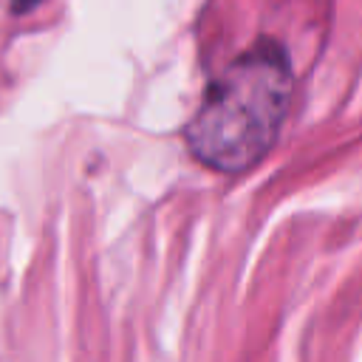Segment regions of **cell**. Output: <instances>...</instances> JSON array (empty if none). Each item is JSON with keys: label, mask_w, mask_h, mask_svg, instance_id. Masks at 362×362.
Returning a JSON list of instances; mask_svg holds the SVG:
<instances>
[{"label": "cell", "mask_w": 362, "mask_h": 362, "mask_svg": "<svg viewBox=\"0 0 362 362\" xmlns=\"http://www.w3.org/2000/svg\"><path fill=\"white\" fill-rule=\"evenodd\" d=\"M42 3H45V0H8V6H11L14 14H28V11L40 8Z\"/></svg>", "instance_id": "7a4b0ae2"}, {"label": "cell", "mask_w": 362, "mask_h": 362, "mask_svg": "<svg viewBox=\"0 0 362 362\" xmlns=\"http://www.w3.org/2000/svg\"><path fill=\"white\" fill-rule=\"evenodd\" d=\"M291 93L288 54L277 42L260 40L235 57L204 90L184 127L187 150L195 161L223 175L252 170L274 147Z\"/></svg>", "instance_id": "6da1fadb"}]
</instances>
